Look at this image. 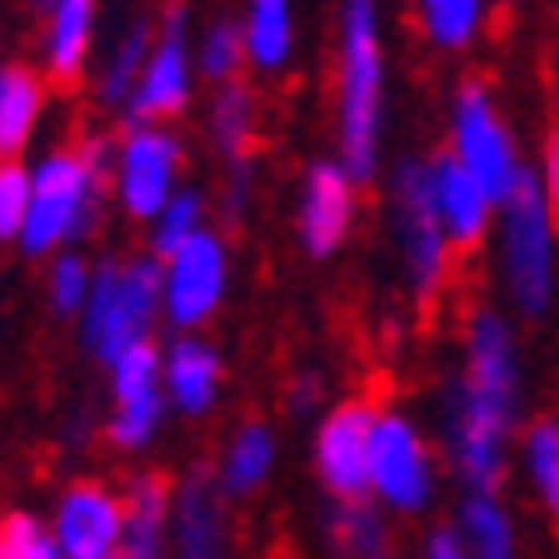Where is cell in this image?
Here are the masks:
<instances>
[{
  "label": "cell",
  "mask_w": 559,
  "mask_h": 559,
  "mask_svg": "<svg viewBox=\"0 0 559 559\" xmlns=\"http://www.w3.org/2000/svg\"><path fill=\"white\" fill-rule=\"evenodd\" d=\"M530 349L504 305L475 300L454 325V365L435 405V444L460 489H504L530 425Z\"/></svg>",
  "instance_id": "6da1fadb"
},
{
  "label": "cell",
  "mask_w": 559,
  "mask_h": 559,
  "mask_svg": "<svg viewBox=\"0 0 559 559\" xmlns=\"http://www.w3.org/2000/svg\"><path fill=\"white\" fill-rule=\"evenodd\" d=\"M335 160L360 186L384 165L390 126V40L380 0H340L335 11Z\"/></svg>",
  "instance_id": "7a4b0ae2"
},
{
  "label": "cell",
  "mask_w": 559,
  "mask_h": 559,
  "mask_svg": "<svg viewBox=\"0 0 559 559\" xmlns=\"http://www.w3.org/2000/svg\"><path fill=\"white\" fill-rule=\"evenodd\" d=\"M485 255L495 265V305L520 325H539L559 310V215L535 180H524L500 205Z\"/></svg>",
  "instance_id": "3957f363"
},
{
  "label": "cell",
  "mask_w": 559,
  "mask_h": 559,
  "mask_svg": "<svg viewBox=\"0 0 559 559\" xmlns=\"http://www.w3.org/2000/svg\"><path fill=\"white\" fill-rule=\"evenodd\" d=\"M384 205H390V245H395L400 285H405L409 305L415 310H440L450 300L465 260L450 245V235H444L440 215L430 205V165H425V155H405L390 170Z\"/></svg>",
  "instance_id": "277c9868"
},
{
  "label": "cell",
  "mask_w": 559,
  "mask_h": 559,
  "mask_svg": "<svg viewBox=\"0 0 559 559\" xmlns=\"http://www.w3.org/2000/svg\"><path fill=\"white\" fill-rule=\"evenodd\" d=\"M444 155L465 165L495 205L514 195L530 180V145L514 130L500 91L489 75H460L444 100Z\"/></svg>",
  "instance_id": "5b68a950"
},
{
  "label": "cell",
  "mask_w": 559,
  "mask_h": 559,
  "mask_svg": "<svg viewBox=\"0 0 559 559\" xmlns=\"http://www.w3.org/2000/svg\"><path fill=\"white\" fill-rule=\"evenodd\" d=\"M110 145L95 135L60 145L31 170V215L21 230L25 255H56L60 245L81 240L95 225V205L105 190V165H110Z\"/></svg>",
  "instance_id": "8992f818"
},
{
  "label": "cell",
  "mask_w": 559,
  "mask_h": 559,
  "mask_svg": "<svg viewBox=\"0 0 559 559\" xmlns=\"http://www.w3.org/2000/svg\"><path fill=\"white\" fill-rule=\"evenodd\" d=\"M444 460L425 419L409 415L405 405L374 409L370 435V504H380L390 520H425L440 504L444 489Z\"/></svg>",
  "instance_id": "52a82bcc"
},
{
  "label": "cell",
  "mask_w": 559,
  "mask_h": 559,
  "mask_svg": "<svg viewBox=\"0 0 559 559\" xmlns=\"http://www.w3.org/2000/svg\"><path fill=\"white\" fill-rule=\"evenodd\" d=\"M165 310V265L155 255L105 260L91 275L81 340L100 365H116L135 345H151L155 314Z\"/></svg>",
  "instance_id": "ba28073f"
},
{
  "label": "cell",
  "mask_w": 559,
  "mask_h": 559,
  "mask_svg": "<svg viewBox=\"0 0 559 559\" xmlns=\"http://www.w3.org/2000/svg\"><path fill=\"white\" fill-rule=\"evenodd\" d=\"M374 409L380 400L355 395L335 400L325 415L314 419L310 440V465L330 504H360L370 500V435H374Z\"/></svg>",
  "instance_id": "9c48e42d"
},
{
  "label": "cell",
  "mask_w": 559,
  "mask_h": 559,
  "mask_svg": "<svg viewBox=\"0 0 559 559\" xmlns=\"http://www.w3.org/2000/svg\"><path fill=\"white\" fill-rule=\"evenodd\" d=\"M190 85H195L190 15H186V5H165V11L155 15L151 60H145L135 91H130V100H126L130 126H160V120L180 116V110L190 105Z\"/></svg>",
  "instance_id": "30bf717a"
},
{
  "label": "cell",
  "mask_w": 559,
  "mask_h": 559,
  "mask_svg": "<svg viewBox=\"0 0 559 559\" xmlns=\"http://www.w3.org/2000/svg\"><path fill=\"white\" fill-rule=\"evenodd\" d=\"M360 195L365 186L335 155H320V160L305 165L300 195H295V240H300L305 255L335 260L345 250L355 221H360Z\"/></svg>",
  "instance_id": "8fae6325"
},
{
  "label": "cell",
  "mask_w": 559,
  "mask_h": 559,
  "mask_svg": "<svg viewBox=\"0 0 559 559\" xmlns=\"http://www.w3.org/2000/svg\"><path fill=\"white\" fill-rule=\"evenodd\" d=\"M186 151L165 126H130L116 145V195L130 221H155L180 190Z\"/></svg>",
  "instance_id": "7c38bea8"
},
{
  "label": "cell",
  "mask_w": 559,
  "mask_h": 559,
  "mask_svg": "<svg viewBox=\"0 0 559 559\" xmlns=\"http://www.w3.org/2000/svg\"><path fill=\"white\" fill-rule=\"evenodd\" d=\"M225 285H230V250L205 225L195 240H186L165 260V314H170V325H205L210 314L221 310Z\"/></svg>",
  "instance_id": "4fadbf2b"
},
{
  "label": "cell",
  "mask_w": 559,
  "mask_h": 559,
  "mask_svg": "<svg viewBox=\"0 0 559 559\" xmlns=\"http://www.w3.org/2000/svg\"><path fill=\"white\" fill-rule=\"evenodd\" d=\"M50 535L66 559H110L126 535V504L100 479H70L56 500Z\"/></svg>",
  "instance_id": "5bb4252c"
},
{
  "label": "cell",
  "mask_w": 559,
  "mask_h": 559,
  "mask_svg": "<svg viewBox=\"0 0 559 559\" xmlns=\"http://www.w3.org/2000/svg\"><path fill=\"white\" fill-rule=\"evenodd\" d=\"M425 165H430V205H435V215H440L450 245L460 250V260L485 255L500 205L489 200V190L479 186L454 155L435 151V155H425Z\"/></svg>",
  "instance_id": "9a60e30c"
},
{
  "label": "cell",
  "mask_w": 559,
  "mask_h": 559,
  "mask_svg": "<svg viewBox=\"0 0 559 559\" xmlns=\"http://www.w3.org/2000/svg\"><path fill=\"white\" fill-rule=\"evenodd\" d=\"M230 500L210 469H190L170 504V555L175 559H235Z\"/></svg>",
  "instance_id": "2e32d148"
},
{
  "label": "cell",
  "mask_w": 559,
  "mask_h": 559,
  "mask_svg": "<svg viewBox=\"0 0 559 559\" xmlns=\"http://www.w3.org/2000/svg\"><path fill=\"white\" fill-rule=\"evenodd\" d=\"M450 524L469 559H530L524 524L504 500V489H460Z\"/></svg>",
  "instance_id": "e0dca14e"
},
{
  "label": "cell",
  "mask_w": 559,
  "mask_h": 559,
  "mask_svg": "<svg viewBox=\"0 0 559 559\" xmlns=\"http://www.w3.org/2000/svg\"><path fill=\"white\" fill-rule=\"evenodd\" d=\"M514 475H520V489L530 495L535 514L549 524V535L559 539V409L530 415L520 444H514Z\"/></svg>",
  "instance_id": "ac0fdd59"
},
{
  "label": "cell",
  "mask_w": 559,
  "mask_h": 559,
  "mask_svg": "<svg viewBox=\"0 0 559 559\" xmlns=\"http://www.w3.org/2000/svg\"><path fill=\"white\" fill-rule=\"evenodd\" d=\"M95 25H100V0H50L40 15V56H46V75L56 85H75L85 75V60L95 46Z\"/></svg>",
  "instance_id": "d6986e66"
},
{
  "label": "cell",
  "mask_w": 559,
  "mask_h": 559,
  "mask_svg": "<svg viewBox=\"0 0 559 559\" xmlns=\"http://www.w3.org/2000/svg\"><path fill=\"white\" fill-rule=\"evenodd\" d=\"M221 380H225V365H221V349L210 345V340L180 335L165 349V400L180 415H190V419L210 415L215 400H221Z\"/></svg>",
  "instance_id": "ffe728a7"
},
{
  "label": "cell",
  "mask_w": 559,
  "mask_h": 559,
  "mask_svg": "<svg viewBox=\"0 0 559 559\" xmlns=\"http://www.w3.org/2000/svg\"><path fill=\"white\" fill-rule=\"evenodd\" d=\"M126 504V535H120L116 559H165L170 549V485L160 475H135L120 489Z\"/></svg>",
  "instance_id": "44dd1931"
},
{
  "label": "cell",
  "mask_w": 559,
  "mask_h": 559,
  "mask_svg": "<svg viewBox=\"0 0 559 559\" xmlns=\"http://www.w3.org/2000/svg\"><path fill=\"white\" fill-rule=\"evenodd\" d=\"M495 5L489 0H409V21H415L419 40L440 56H469L495 25Z\"/></svg>",
  "instance_id": "7402d4cb"
},
{
  "label": "cell",
  "mask_w": 559,
  "mask_h": 559,
  "mask_svg": "<svg viewBox=\"0 0 559 559\" xmlns=\"http://www.w3.org/2000/svg\"><path fill=\"white\" fill-rule=\"evenodd\" d=\"M325 559H400V530L380 504H330Z\"/></svg>",
  "instance_id": "603a6c76"
},
{
  "label": "cell",
  "mask_w": 559,
  "mask_h": 559,
  "mask_svg": "<svg viewBox=\"0 0 559 559\" xmlns=\"http://www.w3.org/2000/svg\"><path fill=\"white\" fill-rule=\"evenodd\" d=\"M245 31V60L260 75H285L295 60L300 21H295V0H245L240 15Z\"/></svg>",
  "instance_id": "cb8c5ba5"
},
{
  "label": "cell",
  "mask_w": 559,
  "mask_h": 559,
  "mask_svg": "<svg viewBox=\"0 0 559 559\" xmlns=\"http://www.w3.org/2000/svg\"><path fill=\"white\" fill-rule=\"evenodd\" d=\"M275 460H280L275 430H270L265 419H245L240 430L225 440L221 469H215L225 500H250V495H260V489L270 485V475H275Z\"/></svg>",
  "instance_id": "d4e9b609"
},
{
  "label": "cell",
  "mask_w": 559,
  "mask_h": 559,
  "mask_svg": "<svg viewBox=\"0 0 559 559\" xmlns=\"http://www.w3.org/2000/svg\"><path fill=\"white\" fill-rule=\"evenodd\" d=\"M46 110V85L31 66L5 60L0 66V160H15L31 140L35 120Z\"/></svg>",
  "instance_id": "484cf974"
},
{
  "label": "cell",
  "mask_w": 559,
  "mask_h": 559,
  "mask_svg": "<svg viewBox=\"0 0 559 559\" xmlns=\"http://www.w3.org/2000/svg\"><path fill=\"white\" fill-rule=\"evenodd\" d=\"M151 46H155V15H135V21L120 31L116 46H110L100 75H95V95H100V105L126 110L130 91H135V81H140V70H145V60H151Z\"/></svg>",
  "instance_id": "4316f807"
},
{
  "label": "cell",
  "mask_w": 559,
  "mask_h": 559,
  "mask_svg": "<svg viewBox=\"0 0 559 559\" xmlns=\"http://www.w3.org/2000/svg\"><path fill=\"white\" fill-rule=\"evenodd\" d=\"M255 130H260V100L245 81L215 85V100H210V140L225 160H250L255 151Z\"/></svg>",
  "instance_id": "83f0119b"
},
{
  "label": "cell",
  "mask_w": 559,
  "mask_h": 559,
  "mask_svg": "<svg viewBox=\"0 0 559 559\" xmlns=\"http://www.w3.org/2000/svg\"><path fill=\"white\" fill-rule=\"evenodd\" d=\"M195 66L210 85H230L240 81V70L250 66L245 60V31H240V15H215V21L200 31L195 40Z\"/></svg>",
  "instance_id": "f1b7e54d"
},
{
  "label": "cell",
  "mask_w": 559,
  "mask_h": 559,
  "mask_svg": "<svg viewBox=\"0 0 559 559\" xmlns=\"http://www.w3.org/2000/svg\"><path fill=\"white\" fill-rule=\"evenodd\" d=\"M165 405L170 400L160 390H145V395H120L110 400V419H105V440L116 444V450H140V444H151L155 430H160L165 419Z\"/></svg>",
  "instance_id": "f546056e"
},
{
  "label": "cell",
  "mask_w": 559,
  "mask_h": 559,
  "mask_svg": "<svg viewBox=\"0 0 559 559\" xmlns=\"http://www.w3.org/2000/svg\"><path fill=\"white\" fill-rule=\"evenodd\" d=\"M200 230H205V195H200V190H175L170 205L151 221V255L170 260L175 250L186 240H195Z\"/></svg>",
  "instance_id": "4dcf8cb0"
},
{
  "label": "cell",
  "mask_w": 559,
  "mask_h": 559,
  "mask_svg": "<svg viewBox=\"0 0 559 559\" xmlns=\"http://www.w3.org/2000/svg\"><path fill=\"white\" fill-rule=\"evenodd\" d=\"M0 559H66L46 524L25 510L0 514Z\"/></svg>",
  "instance_id": "1f68e13d"
},
{
  "label": "cell",
  "mask_w": 559,
  "mask_h": 559,
  "mask_svg": "<svg viewBox=\"0 0 559 559\" xmlns=\"http://www.w3.org/2000/svg\"><path fill=\"white\" fill-rule=\"evenodd\" d=\"M25 215H31V170L21 160H0V245H21Z\"/></svg>",
  "instance_id": "d6a6232c"
},
{
  "label": "cell",
  "mask_w": 559,
  "mask_h": 559,
  "mask_svg": "<svg viewBox=\"0 0 559 559\" xmlns=\"http://www.w3.org/2000/svg\"><path fill=\"white\" fill-rule=\"evenodd\" d=\"M91 275L95 270L75 250H60L56 265H50V305L60 314H81L85 300H91Z\"/></svg>",
  "instance_id": "836d02e7"
},
{
  "label": "cell",
  "mask_w": 559,
  "mask_h": 559,
  "mask_svg": "<svg viewBox=\"0 0 559 559\" xmlns=\"http://www.w3.org/2000/svg\"><path fill=\"white\" fill-rule=\"evenodd\" d=\"M530 180H535V190L559 215V120L539 130V140L530 145Z\"/></svg>",
  "instance_id": "e575fe53"
},
{
  "label": "cell",
  "mask_w": 559,
  "mask_h": 559,
  "mask_svg": "<svg viewBox=\"0 0 559 559\" xmlns=\"http://www.w3.org/2000/svg\"><path fill=\"white\" fill-rule=\"evenodd\" d=\"M415 559H469L465 545H460V535H454L450 520H435L425 524V535H419L415 545Z\"/></svg>",
  "instance_id": "d590c367"
},
{
  "label": "cell",
  "mask_w": 559,
  "mask_h": 559,
  "mask_svg": "<svg viewBox=\"0 0 559 559\" xmlns=\"http://www.w3.org/2000/svg\"><path fill=\"white\" fill-rule=\"evenodd\" d=\"M325 390H330V380H325V370H314V365H305V370L290 374V405L300 409V415L325 405Z\"/></svg>",
  "instance_id": "8d00e7d4"
},
{
  "label": "cell",
  "mask_w": 559,
  "mask_h": 559,
  "mask_svg": "<svg viewBox=\"0 0 559 559\" xmlns=\"http://www.w3.org/2000/svg\"><path fill=\"white\" fill-rule=\"evenodd\" d=\"M495 11H514V5H524V0H489Z\"/></svg>",
  "instance_id": "74e56055"
},
{
  "label": "cell",
  "mask_w": 559,
  "mask_h": 559,
  "mask_svg": "<svg viewBox=\"0 0 559 559\" xmlns=\"http://www.w3.org/2000/svg\"><path fill=\"white\" fill-rule=\"evenodd\" d=\"M25 5H31L35 15H46V5H50V0H25Z\"/></svg>",
  "instance_id": "f35d334b"
},
{
  "label": "cell",
  "mask_w": 559,
  "mask_h": 559,
  "mask_svg": "<svg viewBox=\"0 0 559 559\" xmlns=\"http://www.w3.org/2000/svg\"><path fill=\"white\" fill-rule=\"evenodd\" d=\"M555 110H559V70H555Z\"/></svg>",
  "instance_id": "ab89813d"
},
{
  "label": "cell",
  "mask_w": 559,
  "mask_h": 559,
  "mask_svg": "<svg viewBox=\"0 0 559 559\" xmlns=\"http://www.w3.org/2000/svg\"><path fill=\"white\" fill-rule=\"evenodd\" d=\"M110 559H116V555H110Z\"/></svg>",
  "instance_id": "60d3db41"
}]
</instances>
